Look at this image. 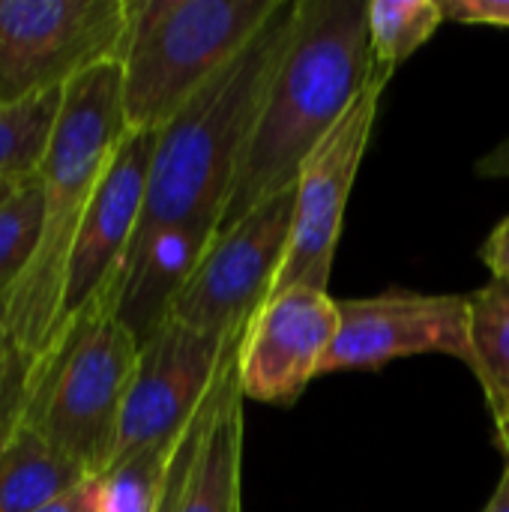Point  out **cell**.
I'll use <instances>...</instances> for the list:
<instances>
[{
  "label": "cell",
  "instance_id": "cell-19",
  "mask_svg": "<svg viewBox=\"0 0 509 512\" xmlns=\"http://www.w3.org/2000/svg\"><path fill=\"white\" fill-rule=\"evenodd\" d=\"M42 222V195L36 174L21 180L12 195L0 204V294L12 288V282L24 273Z\"/></svg>",
  "mask_w": 509,
  "mask_h": 512
},
{
  "label": "cell",
  "instance_id": "cell-11",
  "mask_svg": "<svg viewBox=\"0 0 509 512\" xmlns=\"http://www.w3.org/2000/svg\"><path fill=\"white\" fill-rule=\"evenodd\" d=\"M339 333V300L309 285H291L264 300L237 348L243 399L291 408L321 378L324 357Z\"/></svg>",
  "mask_w": 509,
  "mask_h": 512
},
{
  "label": "cell",
  "instance_id": "cell-13",
  "mask_svg": "<svg viewBox=\"0 0 509 512\" xmlns=\"http://www.w3.org/2000/svg\"><path fill=\"white\" fill-rule=\"evenodd\" d=\"M213 237L216 234L195 228H168L129 255L117 315L141 345L168 321L177 294L195 273Z\"/></svg>",
  "mask_w": 509,
  "mask_h": 512
},
{
  "label": "cell",
  "instance_id": "cell-6",
  "mask_svg": "<svg viewBox=\"0 0 509 512\" xmlns=\"http://www.w3.org/2000/svg\"><path fill=\"white\" fill-rule=\"evenodd\" d=\"M129 0H0V108L117 60Z\"/></svg>",
  "mask_w": 509,
  "mask_h": 512
},
{
  "label": "cell",
  "instance_id": "cell-26",
  "mask_svg": "<svg viewBox=\"0 0 509 512\" xmlns=\"http://www.w3.org/2000/svg\"><path fill=\"white\" fill-rule=\"evenodd\" d=\"M477 171L483 177H509V141H504L501 147H495L486 159H480Z\"/></svg>",
  "mask_w": 509,
  "mask_h": 512
},
{
  "label": "cell",
  "instance_id": "cell-1",
  "mask_svg": "<svg viewBox=\"0 0 509 512\" xmlns=\"http://www.w3.org/2000/svg\"><path fill=\"white\" fill-rule=\"evenodd\" d=\"M372 69L366 0H297L285 54L261 99L219 231L297 183L306 156L348 114Z\"/></svg>",
  "mask_w": 509,
  "mask_h": 512
},
{
  "label": "cell",
  "instance_id": "cell-17",
  "mask_svg": "<svg viewBox=\"0 0 509 512\" xmlns=\"http://www.w3.org/2000/svg\"><path fill=\"white\" fill-rule=\"evenodd\" d=\"M441 0H369V42L375 72L393 75L444 24Z\"/></svg>",
  "mask_w": 509,
  "mask_h": 512
},
{
  "label": "cell",
  "instance_id": "cell-2",
  "mask_svg": "<svg viewBox=\"0 0 509 512\" xmlns=\"http://www.w3.org/2000/svg\"><path fill=\"white\" fill-rule=\"evenodd\" d=\"M126 135L117 60H105L63 87V102L36 168L42 195L39 240L24 273L3 294L6 339L30 360H39L60 336L69 255L93 192Z\"/></svg>",
  "mask_w": 509,
  "mask_h": 512
},
{
  "label": "cell",
  "instance_id": "cell-20",
  "mask_svg": "<svg viewBox=\"0 0 509 512\" xmlns=\"http://www.w3.org/2000/svg\"><path fill=\"white\" fill-rule=\"evenodd\" d=\"M174 453V450H171ZM171 453H150L102 474L99 512H153Z\"/></svg>",
  "mask_w": 509,
  "mask_h": 512
},
{
  "label": "cell",
  "instance_id": "cell-8",
  "mask_svg": "<svg viewBox=\"0 0 509 512\" xmlns=\"http://www.w3.org/2000/svg\"><path fill=\"white\" fill-rule=\"evenodd\" d=\"M240 336H201L168 318L141 345L138 366L123 405L111 468L138 456L171 453L180 444V438L210 399L231 354L237 351Z\"/></svg>",
  "mask_w": 509,
  "mask_h": 512
},
{
  "label": "cell",
  "instance_id": "cell-12",
  "mask_svg": "<svg viewBox=\"0 0 509 512\" xmlns=\"http://www.w3.org/2000/svg\"><path fill=\"white\" fill-rule=\"evenodd\" d=\"M153 144L156 132H129L93 192L69 255L63 327L93 303L120 297L123 273L144 213Z\"/></svg>",
  "mask_w": 509,
  "mask_h": 512
},
{
  "label": "cell",
  "instance_id": "cell-23",
  "mask_svg": "<svg viewBox=\"0 0 509 512\" xmlns=\"http://www.w3.org/2000/svg\"><path fill=\"white\" fill-rule=\"evenodd\" d=\"M441 9L447 21L509 27V0H441Z\"/></svg>",
  "mask_w": 509,
  "mask_h": 512
},
{
  "label": "cell",
  "instance_id": "cell-24",
  "mask_svg": "<svg viewBox=\"0 0 509 512\" xmlns=\"http://www.w3.org/2000/svg\"><path fill=\"white\" fill-rule=\"evenodd\" d=\"M480 258L492 270V282L509 285V216L489 234V240L480 249Z\"/></svg>",
  "mask_w": 509,
  "mask_h": 512
},
{
  "label": "cell",
  "instance_id": "cell-10",
  "mask_svg": "<svg viewBox=\"0 0 509 512\" xmlns=\"http://www.w3.org/2000/svg\"><path fill=\"white\" fill-rule=\"evenodd\" d=\"M447 354L471 363L468 297L384 291L363 300H339V333L321 375L372 372L402 357Z\"/></svg>",
  "mask_w": 509,
  "mask_h": 512
},
{
  "label": "cell",
  "instance_id": "cell-9",
  "mask_svg": "<svg viewBox=\"0 0 509 512\" xmlns=\"http://www.w3.org/2000/svg\"><path fill=\"white\" fill-rule=\"evenodd\" d=\"M390 78L393 75L372 69L369 84L360 90L348 114L306 156L294 183L297 210H294L291 246L279 270V279L273 285V294L291 285H309V288L327 291L336 246L342 237L345 207H348L357 171L363 165V156L375 129L378 105Z\"/></svg>",
  "mask_w": 509,
  "mask_h": 512
},
{
  "label": "cell",
  "instance_id": "cell-3",
  "mask_svg": "<svg viewBox=\"0 0 509 512\" xmlns=\"http://www.w3.org/2000/svg\"><path fill=\"white\" fill-rule=\"evenodd\" d=\"M297 0H282L261 33L159 132L135 246L168 228L216 234L261 99L285 54Z\"/></svg>",
  "mask_w": 509,
  "mask_h": 512
},
{
  "label": "cell",
  "instance_id": "cell-18",
  "mask_svg": "<svg viewBox=\"0 0 509 512\" xmlns=\"http://www.w3.org/2000/svg\"><path fill=\"white\" fill-rule=\"evenodd\" d=\"M60 102L63 90H51L21 105L0 108V180H27L36 174Z\"/></svg>",
  "mask_w": 509,
  "mask_h": 512
},
{
  "label": "cell",
  "instance_id": "cell-25",
  "mask_svg": "<svg viewBox=\"0 0 509 512\" xmlns=\"http://www.w3.org/2000/svg\"><path fill=\"white\" fill-rule=\"evenodd\" d=\"M99 495H102V480L93 477L84 486H78L75 492L51 501L48 507H42V510L36 512H99Z\"/></svg>",
  "mask_w": 509,
  "mask_h": 512
},
{
  "label": "cell",
  "instance_id": "cell-16",
  "mask_svg": "<svg viewBox=\"0 0 509 512\" xmlns=\"http://www.w3.org/2000/svg\"><path fill=\"white\" fill-rule=\"evenodd\" d=\"M468 339V366L483 387L498 447L509 459V285L489 282L468 294Z\"/></svg>",
  "mask_w": 509,
  "mask_h": 512
},
{
  "label": "cell",
  "instance_id": "cell-4",
  "mask_svg": "<svg viewBox=\"0 0 509 512\" xmlns=\"http://www.w3.org/2000/svg\"><path fill=\"white\" fill-rule=\"evenodd\" d=\"M282 0H129L117 54L129 132H159L273 18Z\"/></svg>",
  "mask_w": 509,
  "mask_h": 512
},
{
  "label": "cell",
  "instance_id": "cell-21",
  "mask_svg": "<svg viewBox=\"0 0 509 512\" xmlns=\"http://www.w3.org/2000/svg\"><path fill=\"white\" fill-rule=\"evenodd\" d=\"M240 348V345H237ZM237 354V351H234ZM231 354V357H234ZM231 363V360H228ZM228 369V366H225ZM222 369V375H225ZM222 375L210 393V399L204 402V408L198 411V417L192 420V426L186 429V435L180 438V444L174 447L171 453V462L165 468V477H162V489H159V498H156V507L153 512H180L183 504V492H186V483H189V474H192V465H195V456H198V447H201V438L207 432V423L213 417V408H216V396H219V384H222Z\"/></svg>",
  "mask_w": 509,
  "mask_h": 512
},
{
  "label": "cell",
  "instance_id": "cell-29",
  "mask_svg": "<svg viewBox=\"0 0 509 512\" xmlns=\"http://www.w3.org/2000/svg\"><path fill=\"white\" fill-rule=\"evenodd\" d=\"M18 183H21V180H0V204L12 195V189H15Z\"/></svg>",
  "mask_w": 509,
  "mask_h": 512
},
{
  "label": "cell",
  "instance_id": "cell-22",
  "mask_svg": "<svg viewBox=\"0 0 509 512\" xmlns=\"http://www.w3.org/2000/svg\"><path fill=\"white\" fill-rule=\"evenodd\" d=\"M30 369L33 360L6 342L0 354V453L21 423L27 390H30Z\"/></svg>",
  "mask_w": 509,
  "mask_h": 512
},
{
  "label": "cell",
  "instance_id": "cell-28",
  "mask_svg": "<svg viewBox=\"0 0 509 512\" xmlns=\"http://www.w3.org/2000/svg\"><path fill=\"white\" fill-rule=\"evenodd\" d=\"M6 303H3V294H0V354H3V348H6Z\"/></svg>",
  "mask_w": 509,
  "mask_h": 512
},
{
  "label": "cell",
  "instance_id": "cell-14",
  "mask_svg": "<svg viewBox=\"0 0 509 512\" xmlns=\"http://www.w3.org/2000/svg\"><path fill=\"white\" fill-rule=\"evenodd\" d=\"M180 512H243V393L237 354L222 375Z\"/></svg>",
  "mask_w": 509,
  "mask_h": 512
},
{
  "label": "cell",
  "instance_id": "cell-15",
  "mask_svg": "<svg viewBox=\"0 0 509 512\" xmlns=\"http://www.w3.org/2000/svg\"><path fill=\"white\" fill-rule=\"evenodd\" d=\"M93 480L33 426L18 423L0 453V512H36Z\"/></svg>",
  "mask_w": 509,
  "mask_h": 512
},
{
  "label": "cell",
  "instance_id": "cell-5",
  "mask_svg": "<svg viewBox=\"0 0 509 512\" xmlns=\"http://www.w3.org/2000/svg\"><path fill=\"white\" fill-rule=\"evenodd\" d=\"M138 354L141 342L120 321L117 297L93 303L33 360L21 423L102 477L117 450Z\"/></svg>",
  "mask_w": 509,
  "mask_h": 512
},
{
  "label": "cell",
  "instance_id": "cell-27",
  "mask_svg": "<svg viewBox=\"0 0 509 512\" xmlns=\"http://www.w3.org/2000/svg\"><path fill=\"white\" fill-rule=\"evenodd\" d=\"M483 512H509V459H507V465H504L501 483H498V489H495L492 501L486 504V510Z\"/></svg>",
  "mask_w": 509,
  "mask_h": 512
},
{
  "label": "cell",
  "instance_id": "cell-7",
  "mask_svg": "<svg viewBox=\"0 0 509 512\" xmlns=\"http://www.w3.org/2000/svg\"><path fill=\"white\" fill-rule=\"evenodd\" d=\"M294 186L255 207L243 222L219 231L195 273L177 294L171 315L183 327L234 339L273 294L294 231Z\"/></svg>",
  "mask_w": 509,
  "mask_h": 512
}]
</instances>
